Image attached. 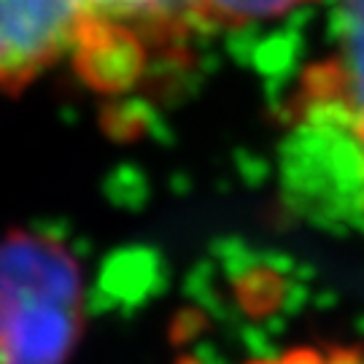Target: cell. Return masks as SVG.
I'll use <instances>...</instances> for the list:
<instances>
[{
    "mask_svg": "<svg viewBox=\"0 0 364 364\" xmlns=\"http://www.w3.org/2000/svg\"><path fill=\"white\" fill-rule=\"evenodd\" d=\"M289 181L313 208L364 230V0H340L332 46L284 108Z\"/></svg>",
    "mask_w": 364,
    "mask_h": 364,
    "instance_id": "cell-1",
    "label": "cell"
},
{
    "mask_svg": "<svg viewBox=\"0 0 364 364\" xmlns=\"http://www.w3.org/2000/svg\"><path fill=\"white\" fill-rule=\"evenodd\" d=\"M78 313V270L65 248L22 230L0 240V338L14 364L63 362Z\"/></svg>",
    "mask_w": 364,
    "mask_h": 364,
    "instance_id": "cell-2",
    "label": "cell"
},
{
    "mask_svg": "<svg viewBox=\"0 0 364 364\" xmlns=\"http://www.w3.org/2000/svg\"><path fill=\"white\" fill-rule=\"evenodd\" d=\"M76 73L97 95H127L170 65H183L197 19L189 0H81Z\"/></svg>",
    "mask_w": 364,
    "mask_h": 364,
    "instance_id": "cell-3",
    "label": "cell"
},
{
    "mask_svg": "<svg viewBox=\"0 0 364 364\" xmlns=\"http://www.w3.org/2000/svg\"><path fill=\"white\" fill-rule=\"evenodd\" d=\"M84 36L81 0H0V92L19 95L63 63Z\"/></svg>",
    "mask_w": 364,
    "mask_h": 364,
    "instance_id": "cell-4",
    "label": "cell"
},
{
    "mask_svg": "<svg viewBox=\"0 0 364 364\" xmlns=\"http://www.w3.org/2000/svg\"><path fill=\"white\" fill-rule=\"evenodd\" d=\"M308 0H189L200 27L237 30V27L270 22L294 11Z\"/></svg>",
    "mask_w": 364,
    "mask_h": 364,
    "instance_id": "cell-5",
    "label": "cell"
},
{
    "mask_svg": "<svg viewBox=\"0 0 364 364\" xmlns=\"http://www.w3.org/2000/svg\"><path fill=\"white\" fill-rule=\"evenodd\" d=\"M0 364H14L11 353H9V348H6V343H3V338H0Z\"/></svg>",
    "mask_w": 364,
    "mask_h": 364,
    "instance_id": "cell-6",
    "label": "cell"
}]
</instances>
